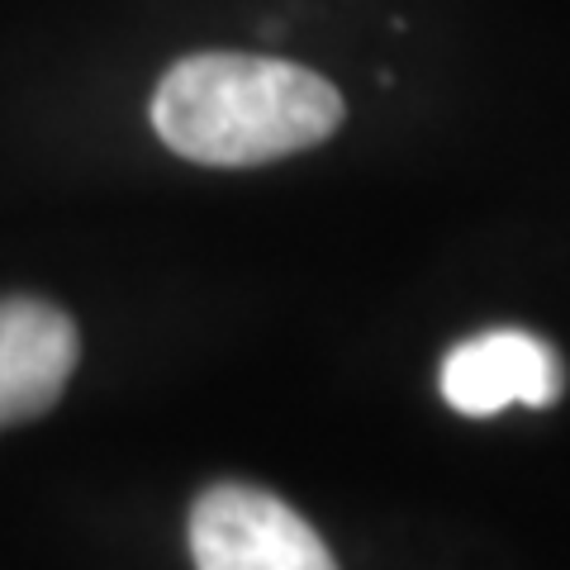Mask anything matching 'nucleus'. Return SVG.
<instances>
[{
  "label": "nucleus",
  "instance_id": "1",
  "mask_svg": "<svg viewBox=\"0 0 570 570\" xmlns=\"http://www.w3.org/2000/svg\"><path fill=\"white\" fill-rule=\"evenodd\" d=\"M343 124V96L324 77L253 52H195L153 96V129L205 167H257L305 153Z\"/></svg>",
  "mask_w": 570,
  "mask_h": 570
},
{
  "label": "nucleus",
  "instance_id": "2",
  "mask_svg": "<svg viewBox=\"0 0 570 570\" xmlns=\"http://www.w3.org/2000/svg\"><path fill=\"white\" fill-rule=\"evenodd\" d=\"M195 570H337L291 504L253 485H214L190 509Z\"/></svg>",
  "mask_w": 570,
  "mask_h": 570
},
{
  "label": "nucleus",
  "instance_id": "3",
  "mask_svg": "<svg viewBox=\"0 0 570 570\" xmlns=\"http://www.w3.org/2000/svg\"><path fill=\"white\" fill-rule=\"evenodd\" d=\"M561 362L542 337L494 328L461 343L442 362V400L466 419H490L509 404L547 409L561 395Z\"/></svg>",
  "mask_w": 570,
  "mask_h": 570
},
{
  "label": "nucleus",
  "instance_id": "4",
  "mask_svg": "<svg viewBox=\"0 0 570 570\" xmlns=\"http://www.w3.org/2000/svg\"><path fill=\"white\" fill-rule=\"evenodd\" d=\"M77 324L43 299H0V428L48 414L77 371Z\"/></svg>",
  "mask_w": 570,
  "mask_h": 570
}]
</instances>
